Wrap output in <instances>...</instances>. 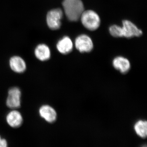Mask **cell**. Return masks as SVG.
<instances>
[{"mask_svg":"<svg viewBox=\"0 0 147 147\" xmlns=\"http://www.w3.org/2000/svg\"><path fill=\"white\" fill-rule=\"evenodd\" d=\"M123 27L114 25L112 29V34L115 37H125L130 38L134 36L139 37L143 34V32L131 21L123 20Z\"/></svg>","mask_w":147,"mask_h":147,"instance_id":"1","label":"cell"},{"mask_svg":"<svg viewBox=\"0 0 147 147\" xmlns=\"http://www.w3.org/2000/svg\"><path fill=\"white\" fill-rule=\"evenodd\" d=\"M66 16L71 21H77L84 11L81 0H64L62 3Z\"/></svg>","mask_w":147,"mask_h":147,"instance_id":"2","label":"cell"},{"mask_svg":"<svg viewBox=\"0 0 147 147\" xmlns=\"http://www.w3.org/2000/svg\"><path fill=\"white\" fill-rule=\"evenodd\" d=\"M80 18L83 26L90 30H96L100 26V17L94 11H84Z\"/></svg>","mask_w":147,"mask_h":147,"instance_id":"3","label":"cell"},{"mask_svg":"<svg viewBox=\"0 0 147 147\" xmlns=\"http://www.w3.org/2000/svg\"><path fill=\"white\" fill-rule=\"evenodd\" d=\"M22 92L20 88L13 87L9 89L6 100V105L11 110L17 109L21 105Z\"/></svg>","mask_w":147,"mask_h":147,"instance_id":"4","label":"cell"},{"mask_svg":"<svg viewBox=\"0 0 147 147\" xmlns=\"http://www.w3.org/2000/svg\"><path fill=\"white\" fill-rule=\"evenodd\" d=\"M63 13L60 8L55 9L50 11L47 15V23L48 26L51 30H57L60 28L61 20Z\"/></svg>","mask_w":147,"mask_h":147,"instance_id":"5","label":"cell"},{"mask_svg":"<svg viewBox=\"0 0 147 147\" xmlns=\"http://www.w3.org/2000/svg\"><path fill=\"white\" fill-rule=\"evenodd\" d=\"M38 112L40 117L49 123H54L57 118V111L53 107L47 104L40 106Z\"/></svg>","mask_w":147,"mask_h":147,"instance_id":"6","label":"cell"},{"mask_svg":"<svg viewBox=\"0 0 147 147\" xmlns=\"http://www.w3.org/2000/svg\"><path fill=\"white\" fill-rule=\"evenodd\" d=\"M75 46L81 53H90L93 48V44L90 38L86 35L79 36L75 39Z\"/></svg>","mask_w":147,"mask_h":147,"instance_id":"7","label":"cell"},{"mask_svg":"<svg viewBox=\"0 0 147 147\" xmlns=\"http://www.w3.org/2000/svg\"><path fill=\"white\" fill-rule=\"evenodd\" d=\"M5 120L9 126L13 128L20 127L24 123L23 116L17 109L9 111L6 116Z\"/></svg>","mask_w":147,"mask_h":147,"instance_id":"8","label":"cell"},{"mask_svg":"<svg viewBox=\"0 0 147 147\" xmlns=\"http://www.w3.org/2000/svg\"><path fill=\"white\" fill-rule=\"evenodd\" d=\"M9 67L13 72L17 74L24 73L27 69L26 62L19 56H13L9 61Z\"/></svg>","mask_w":147,"mask_h":147,"instance_id":"9","label":"cell"},{"mask_svg":"<svg viewBox=\"0 0 147 147\" xmlns=\"http://www.w3.org/2000/svg\"><path fill=\"white\" fill-rule=\"evenodd\" d=\"M113 65L114 68L122 74L127 73L131 67L130 62L126 58L117 57L114 59Z\"/></svg>","mask_w":147,"mask_h":147,"instance_id":"10","label":"cell"},{"mask_svg":"<svg viewBox=\"0 0 147 147\" xmlns=\"http://www.w3.org/2000/svg\"><path fill=\"white\" fill-rule=\"evenodd\" d=\"M73 45L71 39L68 36H65L58 41L57 49L59 53L66 55L71 53L73 49Z\"/></svg>","mask_w":147,"mask_h":147,"instance_id":"11","label":"cell"},{"mask_svg":"<svg viewBox=\"0 0 147 147\" xmlns=\"http://www.w3.org/2000/svg\"><path fill=\"white\" fill-rule=\"evenodd\" d=\"M35 56L38 59L41 61L49 60L51 57V52L49 47L45 44L38 45L34 51Z\"/></svg>","mask_w":147,"mask_h":147,"instance_id":"12","label":"cell"},{"mask_svg":"<svg viewBox=\"0 0 147 147\" xmlns=\"http://www.w3.org/2000/svg\"><path fill=\"white\" fill-rule=\"evenodd\" d=\"M134 129L138 136L143 139L147 136V122L146 121L139 120L134 125Z\"/></svg>","mask_w":147,"mask_h":147,"instance_id":"13","label":"cell"},{"mask_svg":"<svg viewBox=\"0 0 147 147\" xmlns=\"http://www.w3.org/2000/svg\"><path fill=\"white\" fill-rule=\"evenodd\" d=\"M8 142L6 139L3 138L0 135V147H7Z\"/></svg>","mask_w":147,"mask_h":147,"instance_id":"14","label":"cell"}]
</instances>
